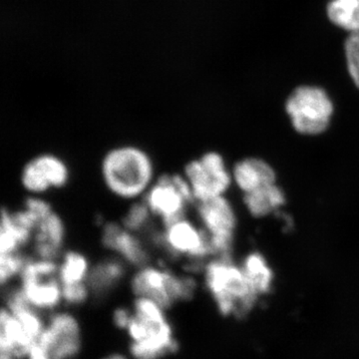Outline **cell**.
<instances>
[{"label": "cell", "mask_w": 359, "mask_h": 359, "mask_svg": "<svg viewBox=\"0 0 359 359\" xmlns=\"http://www.w3.org/2000/svg\"><path fill=\"white\" fill-rule=\"evenodd\" d=\"M72 171L62 156L41 152L29 158L20 172V185L26 196H45L69 185Z\"/></svg>", "instance_id": "cell-10"}, {"label": "cell", "mask_w": 359, "mask_h": 359, "mask_svg": "<svg viewBox=\"0 0 359 359\" xmlns=\"http://www.w3.org/2000/svg\"><path fill=\"white\" fill-rule=\"evenodd\" d=\"M124 205L119 221L127 230L134 231L139 235L146 236L149 231L157 226L154 216L143 200L136 201Z\"/></svg>", "instance_id": "cell-23"}, {"label": "cell", "mask_w": 359, "mask_h": 359, "mask_svg": "<svg viewBox=\"0 0 359 359\" xmlns=\"http://www.w3.org/2000/svg\"><path fill=\"white\" fill-rule=\"evenodd\" d=\"M231 175L233 185L244 194L276 184L273 168L259 158H245L238 161L231 169Z\"/></svg>", "instance_id": "cell-18"}, {"label": "cell", "mask_w": 359, "mask_h": 359, "mask_svg": "<svg viewBox=\"0 0 359 359\" xmlns=\"http://www.w3.org/2000/svg\"><path fill=\"white\" fill-rule=\"evenodd\" d=\"M244 203L250 214L257 218L278 212L285 205V195L276 184L244 194Z\"/></svg>", "instance_id": "cell-20"}, {"label": "cell", "mask_w": 359, "mask_h": 359, "mask_svg": "<svg viewBox=\"0 0 359 359\" xmlns=\"http://www.w3.org/2000/svg\"><path fill=\"white\" fill-rule=\"evenodd\" d=\"M39 221L22 205L4 208L0 217V254L26 252L30 249Z\"/></svg>", "instance_id": "cell-14"}, {"label": "cell", "mask_w": 359, "mask_h": 359, "mask_svg": "<svg viewBox=\"0 0 359 359\" xmlns=\"http://www.w3.org/2000/svg\"><path fill=\"white\" fill-rule=\"evenodd\" d=\"M57 264V278L62 287L88 283L93 261L83 250L66 249Z\"/></svg>", "instance_id": "cell-19"}, {"label": "cell", "mask_w": 359, "mask_h": 359, "mask_svg": "<svg viewBox=\"0 0 359 359\" xmlns=\"http://www.w3.org/2000/svg\"><path fill=\"white\" fill-rule=\"evenodd\" d=\"M158 224H166L189 215L194 207L174 183L171 173H162L143 199Z\"/></svg>", "instance_id": "cell-13"}, {"label": "cell", "mask_w": 359, "mask_h": 359, "mask_svg": "<svg viewBox=\"0 0 359 359\" xmlns=\"http://www.w3.org/2000/svg\"><path fill=\"white\" fill-rule=\"evenodd\" d=\"M98 175L105 192L127 205L143 200L160 173L147 149L122 143L107 149L101 156Z\"/></svg>", "instance_id": "cell-1"}, {"label": "cell", "mask_w": 359, "mask_h": 359, "mask_svg": "<svg viewBox=\"0 0 359 359\" xmlns=\"http://www.w3.org/2000/svg\"><path fill=\"white\" fill-rule=\"evenodd\" d=\"M181 172L192 188L196 204L226 196L233 184L231 170L216 151L189 160Z\"/></svg>", "instance_id": "cell-8"}, {"label": "cell", "mask_w": 359, "mask_h": 359, "mask_svg": "<svg viewBox=\"0 0 359 359\" xmlns=\"http://www.w3.org/2000/svg\"><path fill=\"white\" fill-rule=\"evenodd\" d=\"M132 309L129 304H117L111 311L110 320L112 327L119 332L124 334L132 320Z\"/></svg>", "instance_id": "cell-28"}, {"label": "cell", "mask_w": 359, "mask_h": 359, "mask_svg": "<svg viewBox=\"0 0 359 359\" xmlns=\"http://www.w3.org/2000/svg\"><path fill=\"white\" fill-rule=\"evenodd\" d=\"M16 285L26 302L45 316L65 306L63 287L57 276L20 278Z\"/></svg>", "instance_id": "cell-17"}, {"label": "cell", "mask_w": 359, "mask_h": 359, "mask_svg": "<svg viewBox=\"0 0 359 359\" xmlns=\"http://www.w3.org/2000/svg\"><path fill=\"white\" fill-rule=\"evenodd\" d=\"M23 359H53L51 358L48 351L44 348L41 344H36L32 347L26 353L25 358Z\"/></svg>", "instance_id": "cell-29"}, {"label": "cell", "mask_w": 359, "mask_h": 359, "mask_svg": "<svg viewBox=\"0 0 359 359\" xmlns=\"http://www.w3.org/2000/svg\"><path fill=\"white\" fill-rule=\"evenodd\" d=\"M99 243L106 254L121 259L131 269L153 261L154 252L145 236L127 230L119 219L100 224Z\"/></svg>", "instance_id": "cell-12"}, {"label": "cell", "mask_w": 359, "mask_h": 359, "mask_svg": "<svg viewBox=\"0 0 359 359\" xmlns=\"http://www.w3.org/2000/svg\"><path fill=\"white\" fill-rule=\"evenodd\" d=\"M39 342L53 359H80L84 353L85 330L77 311L63 306L46 316Z\"/></svg>", "instance_id": "cell-9"}, {"label": "cell", "mask_w": 359, "mask_h": 359, "mask_svg": "<svg viewBox=\"0 0 359 359\" xmlns=\"http://www.w3.org/2000/svg\"><path fill=\"white\" fill-rule=\"evenodd\" d=\"M285 112L297 133L316 136L330 127L334 105L325 89L302 85L290 93L285 102Z\"/></svg>", "instance_id": "cell-7"}, {"label": "cell", "mask_w": 359, "mask_h": 359, "mask_svg": "<svg viewBox=\"0 0 359 359\" xmlns=\"http://www.w3.org/2000/svg\"><path fill=\"white\" fill-rule=\"evenodd\" d=\"M194 217L207 233L212 257H231L238 219L235 208L226 196L197 203Z\"/></svg>", "instance_id": "cell-11"}, {"label": "cell", "mask_w": 359, "mask_h": 359, "mask_svg": "<svg viewBox=\"0 0 359 359\" xmlns=\"http://www.w3.org/2000/svg\"><path fill=\"white\" fill-rule=\"evenodd\" d=\"M126 287L132 297H149L171 311L193 301L201 282L199 276L159 259L132 269Z\"/></svg>", "instance_id": "cell-5"}, {"label": "cell", "mask_w": 359, "mask_h": 359, "mask_svg": "<svg viewBox=\"0 0 359 359\" xmlns=\"http://www.w3.org/2000/svg\"><path fill=\"white\" fill-rule=\"evenodd\" d=\"M153 252L167 263L199 276L212 257L207 233L195 217L187 215L166 224H157L145 236Z\"/></svg>", "instance_id": "cell-4"}, {"label": "cell", "mask_w": 359, "mask_h": 359, "mask_svg": "<svg viewBox=\"0 0 359 359\" xmlns=\"http://www.w3.org/2000/svg\"><path fill=\"white\" fill-rule=\"evenodd\" d=\"M199 278L201 287L224 318H245L262 301L242 266L235 263L231 257H212L208 259Z\"/></svg>", "instance_id": "cell-3"}, {"label": "cell", "mask_w": 359, "mask_h": 359, "mask_svg": "<svg viewBox=\"0 0 359 359\" xmlns=\"http://www.w3.org/2000/svg\"><path fill=\"white\" fill-rule=\"evenodd\" d=\"M132 269L124 262L106 254L93 262L88 285L93 299H105L127 285Z\"/></svg>", "instance_id": "cell-15"}, {"label": "cell", "mask_w": 359, "mask_h": 359, "mask_svg": "<svg viewBox=\"0 0 359 359\" xmlns=\"http://www.w3.org/2000/svg\"><path fill=\"white\" fill-rule=\"evenodd\" d=\"M346 69L356 88L359 89V32L349 33L344 44Z\"/></svg>", "instance_id": "cell-26"}, {"label": "cell", "mask_w": 359, "mask_h": 359, "mask_svg": "<svg viewBox=\"0 0 359 359\" xmlns=\"http://www.w3.org/2000/svg\"><path fill=\"white\" fill-rule=\"evenodd\" d=\"M98 359H133L128 353V351H110L107 353H103L102 355L99 356Z\"/></svg>", "instance_id": "cell-30"}, {"label": "cell", "mask_w": 359, "mask_h": 359, "mask_svg": "<svg viewBox=\"0 0 359 359\" xmlns=\"http://www.w3.org/2000/svg\"><path fill=\"white\" fill-rule=\"evenodd\" d=\"M327 15L332 25L348 34L359 32V0H330Z\"/></svg>", "instance_id": "cell-22"}, {"label": "cell", "mask_w": 359, "mask_h": 359, "mask_svg": "<svg viewBox=\"0 0 359 359\" xmlns=\"http://www.w3.org/2000/svg\"><path fill=\"white\" fill-rule=\"evenodd\" d=\"M28 257L29 254L26 252L0 254V285L2 290L18 283Z\"/></svg>", "instance_id": "cell-24"}, {"label": "cell", "mask_w": 359, "mask_h": 359, "mask_svg": "<svg viewBox=\"0 0 359 359\" xmlns=\"http://www.w3.org/2000/svg\"><path fill=\"white\" fill-rule=\"evenodd\" d=\"M93 299L88 283L63 287V304L65 308L77 309L83 308Z\"/></svg>", "instance_id": "cell-25"}, {"label": "cell", "mask_w": 359, "mask_h": 359, "mask_svg": "<svg viewBox=\"0 0 359 359\" xmlns=\"http://www.w3.org/2000/svg\"><path fill=\"white\" fill-rule=\"evenodd\" d=\"M0 359H20L16 358L13 354L4 353V351H0Z\"/></svg>", "instance_id": "cell-31"}, {"label": "cell", "mask_w": 359, "mask_h": 359, "mask_svg": "<svg viewBox=\"0 0 359 359\" xmlns=\"http://www.w3.org/2000/svg\"><path fill=\"white\" fill-rule=\"evenodd\" d=\"M132 320L125 330L126 351L133 359H167L180 342L170 309L149 297H132Z\"/></svg>", "instance_id": "cell-2"}, {"label": "cell", "mask_w": 359, "mask_h": 359, "mask_svg": "<svg viewBox=\"0 0 359 359\" xmlns=\"http://www.w3.org/2000/svg\"><path fill=\"white\" fill-rule=\"evenodd\" d=\"M67 224L57 211L40 221L33 235L30 254L43 259H58L67 248Z\"/></svg>", "instance_id": "cell-16"}, {"label": "cell", "mask_w": 359, "mask_h": 359, "mask_svg": "<svg viewBox=\"0 0 359 359\" xmlns=\"http://www.w3.org/2000/svg\"><path fill=\"white\" fill-rule=\"evenodd\" d=\"M0 311V351L23 359L43 332L46 316L26 302L18 285L4 290Z\"/></svg>", "instance_id": "cell-6"}, {"label": "cell", "mask_w": 359, "mask_h": 359, "mask_svg": "<svg viewBox=\"0 0 359 359\" xmlns=\"http://www.w3.org/2000/svg\"><path fill=\"white\" fill-rule=\"evenodd\" d=\"M21 205L27 210L39 223L55 211L50 200L45 196H26Z\"/></svg>", "instance_id": "cell-27"}, {"label": "cell", "mask_w": 359, "mask_h": 359, "mask_svg": "<svg viewBox=\"0 0 359 359\" xmlns=\"http://www.w3.org/2000/svg\"><path fill=\"white\" fill-rule=\"evenodd\" d=\"M248 280L262 299L271 292L275 282L273 269L263 255L254 252L241 264Z\"/></svg>", "instance_id": "cell-21"}]
</instances>
